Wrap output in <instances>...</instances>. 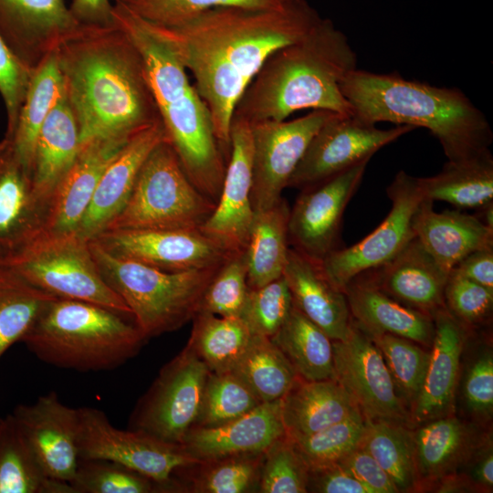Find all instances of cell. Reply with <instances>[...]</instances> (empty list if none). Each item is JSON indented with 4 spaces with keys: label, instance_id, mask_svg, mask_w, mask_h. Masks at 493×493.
<instances>
[{
    "label": "cell",
    "instance_id": "obj_1",
    "mask_svg": "<svg viewBox=\"0 0 493 493\" xmlns=\"http://www.w3.org/2000/svg\"><path fill=\"white\" fill-rule=\"evenodd\" d=\"M320 19L307 0H288L268 8L216 7L175 26L146 22L193 74L228 161L240 97L271 54L303 37Z\"/></svg>",
    "mask_w": 493,
    "mask_h": 493
},
{
    "label": "cell",
    "instance_id": "obj_2",
    "mask_svg": "<svg viewBox=\"0 0 493 493\" xmlns=\"http://www.w3.org/2000/svg\"><path fill=\"white\" fill-rule=\"evenodd\" d=\"M55 54L79 144L92 139L127 141L162 121L142 57L114 21L79 24Z\"/></svg>",
    "mask_w": 493,
    "mask_h": 493
},
{
    "label": "cell",
    "instance_id": "obj_3",
    "mask_svg": "<svg viewBox=\"0 0 493 493\" xmlns=\"http://www.w3.org/2000/svg\"><path fill=\"white\" fill-rule=\"evenodd\" d=\"M357 68V54L330 18L321 19L300 39L271 54L251 80L233 117L250 124L280 121L312 109L352 115L341 82Z\"/></svg>",
    "mask_w": 493,
    "mask_h": 493
},
{
    "label": "cell",
    "instance_id": "obj_4",
    "mask_svg": "<svg viewBox=\"0 0 493 493\" xmlns=\"http://www.w3.org/2000/svg\"><path fill=\"white\" fill-rule=\"evenodd\" d=\"M341 89L358 120L374 125L387 121L425 128L438 140L449 162L490 151L493 132L489 121L457 88L357 68L343 78Z\"/></svg>",
    "mask_w": 493,
    "mask_h": 493
},
{
    "label": "cell",
    "instance_id": "obj_5",
    "mask_svg": "<svg viewBox=\"0 0 493 493\" xmlns=\"http://www.w3.org/2000/svg\"><path fill=\"white\" fill-rule=\"evenodd\" d=\"M126 318L93 303L56 298L22 342L39 360L56 367L111 370L135 356L146 341Z\"/></svg>",
    "mask_w": 493,
    "mask_h": 493
},
{
    "label": "cell",
    "instance_id": "obj_6",
    "mask_svg": "<svg viewBox=\"0 0 493 493\" xmlns=\"http://www.w3.org/2000/svg\"><path fill=\"white\" fill-rule=\"evenodd\" d=\"M89 246L104 281L128 306L134 324L146 340L192 320L221 267L166 272L115 257L93 240H89Z\"/></svg>",
    "mask_w": 493,
    "mask_h": 493
},
{
    "label": "cell",
    "instance_id": "obj_7",
    "mask_svg": "<svg viewBox=\"0 0 493 493\" xmlns=\"http://www.w3.org/2000/svg\"><path fill=\"white\" fill-rule=\"evenodd\" d=\"M168 142L194 185L216 203L227 164L207 105L173 59L148 77Z\"/></svg>",
    "mask_w": 493,
    "mask_h": 493
},
{
    "label": "cell",
    "instance_id": "obj_8",
    "mask_svg": "<svg viewBox=\"0 0 493 493\" xmlns=\"http://www.w3.org/2000/svg\"><path fill=\"white\" fill-rule=\"evenodd\" d=\"M215 208L165 139L148 155L125 205L104 230L200 229Z\"/></svg>",
    "mask_w": 493,
    "mask_h": 493
},
{
    "label": "cell",
    "instance_id": "obj_9",
    "mask_svg": "<svg viewBox=\"0 0 493 493\" xmlns=\"http://www.w3.org/2000/svg\"><path fill=\"white\" fill-rule=\"evenodd\" d=\"M4 263L57 298L93 303L131 318L128 306L101 277L89 240L77 232H44Z\"/></svg>",
    "mask_w": 493,
    "mask_h": 493
},
{
    "label": "cell",
    "instance_id": "obj_10",
    "mask_svg": "<svg viewBox=\"0 0 493 493\" xmlns=\"http://www.w3.org/2000/svg\"><path fill=\"white\" fill-rule=\"evenodd\" d=\"M78 414L79 459L121 464L152 479L162 491L170 489L177 470L200 463L181 445L164 442L140 430L115 427L100 409L80 407Z\"/></svg>",
    "mask_w": 493,
    "mask_h": 493
},
{
    "label": "cell",
    "instance_id": "obj_11",
    "mask_svg": "<svg viewBox=\"0 0 493 493\" xmlns=\"http://www.w3.org/2000/svg\"><path fill=\"white\" fill-rule=\"evenodd\" d=\"M206 364L185 347L161 370L131 417V429L180 445L198 417L205 383Z\"/></svg>",
    "mask_w": 493,
    "mask_h": 493
},
{
    "label": "cell",
    "instance_id": "obj_12",
    "mask_svg": "<svg viewBox=\"0 0 493 493\" xmlns=\"http://www.w3.org/2000/svg\"><path fill=\"white\" fill-rule=\"evenodd\" d=\"M392 208L384 220L357 244L338 248L320 262L329 281L341 291L358 275L397 255L414 237V215L425 199L417 178L399 171L386 189Z\"/></svg>",
    "mask_w": 493,
    "mask_h": 493
},
{
    "label": "cell",
    "instance_id": "obj_13",
    "mask_svg": "<svg viewBox=\"0 0 493 493\" xmlns=\"http://www.w3.org/2000/svg\"><path fill=\"white\" fill-rule=\"evenodd\" d=\"M335 380L365 419L410 427V411L401 397L382 353L353 320L345 340L332 341ZM411 428V427H410Z\"/></svg>",
    "mask_w": 493,
    "mask_h": 493
},
{
    "label": "cell",
    "instance_id": "obj_14",
    "mask_svg": "<svg viewBox=\"0 0 493 493\" xmlns=\"http://www.w3.org/2000/svg\"><path fill=\"white\" fill-rule=\"evenodd\" d=\"M414 128L382 130L352 115L334 113L318 130L292 173L288 187L304 189L320 184L359 163L371 160L383 147Z\"/></svg>",
    "mask_w": 493,
    "mask_h": 493
},
{
    "label": "cell",
    "instance_id": "obj_15",
    "mask_svg": "<svg viewBox=\"0 0 493 493\" xmlns=\"http://www.w3.org/2000/svg\"><path fill=\"white\" fill-rule=\"evenodd\" d=\"M335 112L314 110L292 121H267L251 125L252 186L254 211L274 205L311 139Z\"/></svg>",
    "mask_w": 493,
    "mask_h": 493
},
{
    "label": "cell",
    "instance_id": "obj_16",
    "mask_svg": "<svg viewBox=\"0 0 493 493\" xmlns=\"http://www.w3.org/2000/svg\"><path fill=\"white\" fill-rule=\"evenodd\" d=\"M370 160L304 188L289 210L288 243L314 261L338 249L343 214L358 190Z\"/></svg>",
    "mask_w": 493,
    "mask_h": 493
},
{
    "label": "cell",
    "instance_id": "obj_17",
    "mask_svg": "<svg viewBox=\"0 0 493 493\" xmlns=\"http://www.w3.org/2000/svg\"><path fill=\"white\" fill-rule=\"evenodd\" d=\"M90 240L115 257L166 272L216 267L232 256L200 229L104 230Z\"/></svg>",
    "mask_w": 493,
    "mask_h": 493
},
{
    "label": "cell",
    "instance_id": "obj_18",
    "mask_svg": "<svg viewBox=\"0 0 493 493\" xmlns=\"http://www.w3.org/2000/svg\"><path fill=\"white\" fill-rule=\"evenodd\" d=\"M252 133L247 121L233 117L230 155L215 208L200 230L229 255L245 250L255 211L251 203Z\"/></svg>",
    "mask_w": 493,
    "mask_h": 493
},
{
    "label": "cell",
    "instance_id": "obj_19",
    "mask_svg": "<svg viewBox=\"0 0 493 493\" xmlns=\"http://www.w3.org/2000/svg\"><path fill=\"white\" fill-rule=\"evenodd\" d=\"M12 416L47 477L70 484L79 462L78 408L49 392L18 405Z\"/></svg>",
    "mask_w": 493,
    "mask_h": 493
},
{
    "label": "cell",
    "instance_id": "obj_20",
    "mask_svg": "<svg viewBox=\"0 0 493 493\" xmlns=\"http://www.w3.org/2000/svg\"><path fill=\"white\" fill-rule=\"evenodd\" d=\"M435 333L430 360L420 393L410 409V427L454 413L460 361L469 327L446 308L433 315Z\"/></svg>",
    "mask_w": 493,
    "mask_h": 493
},
{
    "label": "cell",
    "instance_id": "obj_21",
    "mask_svg": "<svg viewBox=\"0 0 493 493\" xmlns=\"http://www.w3.org/2000/svg\"><path fill=\"white\" fill-rule=\"evenodd\" d=\"M79 25L65 0H0V35L33 70Z\"/></svg>",
    "mask_w": 493,
    "mask_h": 493
},
{
    "label": "cell",
    "instance_id": "obj_22",
    "mask_svg": "<svg viewBox=\"0 0 493 493\" xmlns=\"http://www.w3.org/2000/svg\"><path fill=\"white\" fill-rule=\"evenodd\" d=\"M48 208L38 199L32 173L13 142L0 141V259L5 262L45 232Z\"/></svg>",
    "mask_w": 493,
    "mask_h": 493
},
{
    "label": "cell",
    "instance_id": "obj_23",
    "mask_svg": "<svg viewBox=\"0 0 493 493\" xmlns=\"http://www.w3.org/2000/svg\"><path fill=\"white\" fill-rule=\"evenodd\" d=\"M360 275L389 297L432 317L446 308L448 273L415 236L389 261Z\"/></svg>",
    "mask_w": 493,
    "mask_h": 493
},
{
    "label": "cell",
    "instance_id": "obj_24",
    "mask_svg": "<svg viewBox=\"0 0 493 493\" xmlns=\"http://www.w3.org/2000/svg\"><path fill=\"white\" fill-rule=\"evenodd\" d=\"M281 399L262 403L246 414L214 427H193L180 444L199 462L265 452L285 435Z\"/></svg>",
    "mask_w": 493,
    "mask_h": 493
},
{
    "label": "cell",
    "instance_id": "obj_25",
    "mask_svg": "<svg viewBox=\"0 0 493 493\" xmlns=\"http://www.w3.org/2000/svg\"><path fill=\"white\" fill-rule=\"evenodd\" d=\"M167 139L162 121L133 135L104 171L77 233L90 240L101 233L125 205L141 167L151 152Z\"/></svg>",
    "mask_w": 493,
    "mask_h": 493
},
{
    "label": "cell",
    "instance_id": "obj_26",
    "mask_svg": "<svg viewBox=\"0 0 493 493\" xmlns=\"http://www.w3.org/2000/svg\"><path fill=\"white\" fill-rule=\"evenodd\" d=\"M129 140L92 139L79 144L73 164L53 194L45 232H77L100 177Z\"/></svg>",
    "mask_w": 493,
    "mask_h": 493
},
{
    "label": "cell",
    "instance_id": "obj_27",
    "mask_svg": "<svg viewBox=\"0 0 493 493\" xmlns=\"http://www.w3.org/2000/svg\"><path fill=\"white\" fill-rule=\"evenodd\" d=\"M282 276L295 308L332 341L347 338L352 319L346 295L329 281L320 262L289 247Z\"/></svg>",
    "mask_w": 493,
    "mask_h": 493
},
{
    "label": "cell",
    "instance_id": "obj_28",
    "mask_svg": "<svg viewBox=\"0 0 493 493\" xmlns=\"http://www.w3.org/2000/svg\"><path fill=\"white\" fill-rule=\"evenodd\" d=\"M424 199L412 223L414 236L439 267L449 272L470 253L493 248V228L477 216L456 210L437 213Z\"/></svg>",
    "mask_w": 493,
    "mask_h": 493
},
{
    "label": "cell",
    "instance_id": "obj_29",
    "mask_svg": "<svg viewBox=\"0 0 493 493\" xmlns=\"http://www.w3.org/2000/svg\"><path fill=\"white\" fill-rule=\"evenodd\" d=\"M352 320L366 333H389L431 348L433 317L389 297L362 275L344 288Z\"/></svg>",
    "mask_w": 493,
    "mask_h": 493
},
{
    "label": "cell",
    "instance_id": "obj_30",
    "mask_svg": "<svg viewBox=\"0 0 493 493\" xmlns=\"http://www.w3.org/2000/svg\"><path fill=\"white\" fill-rule=\"evenodd\" d=\"M412 430L419 489L423 490L441 477L461 472L484 435L475 423L453 414Z\"/></svg>",
    "mask_w": 493,
    "mask_h": 493
},
{
    "label": "cell",
    "instance_id": "obj_31",
    "mask_svg": "<svg viewBox=\"0 0 493 493\" xmlns=\"http://www.w3.org/2000/svg\"><path fill=\"white\" fill-rule=\"evenodd\" d=\"M356 408L336 380L299 377L281 399V418L286 435L296 439L343 420Z\"/></svg>",
    "mask_w": 493,
    "mask_h": 493
},
{
    "label": "cell",
    "instance_id": "obj_32",
    "mask_svg": "<svg viewBox=\"0 0 493 493\" xmlns=\"http://www.w3.org/2000/svg\"><path fill=\"white\" fill-rule=\"evenodd\" d=\"M79 149V128L65 94L43 123L34 155V191L48 210L53 194L73 164Z\"/></svg>",
    "mask_w": 493,
    "mask_h": 493
},
{
    "label": "cell",
    "instance_id": "obj_33",
    "mask_svg": "<svg viewBox=\"0 0 493 493\" xmlns=\"http://www.w3.org/2000/svg\"><path fill=\"white\" fill-rule=\"evenodd\" d=\"M289 206L281 197L269 208L255 211L243 252L249 288L282 276L288 252Z\"/></svg>",
    "mask_w": 493,
    "mask_h": 493
},
{
    "label": "cell",
    "instance_id": "obj_34",
    "mask_svg": "<svg viewBox=\"0 0 493 493\" xmlns=\"http://www.w3.org/2000/svg\"><path fill=\"white\" fill-rule=\"evenodd\" d=\"M425 199L444 201L456 208H484L493 204V156L445 163L435 175L416 177Z\"/></svg>",
    "mask_w": 493,
    "mask_h": 493
},
{
    "label": "cell",
    "instance_id": "obj_35",
    "mask_svg": "<svg viewBox=\"0 0 493 493\" xmlns=\"http://www.w3.org/2000/svg\"><path fill=\"white\" fill-rule=\"evenodd\" d=\"M65 94L64 79L54 50L35 68L15 131L8 138L18 159L31 173L41 127Z\"/></svg>",
    "mask_w": 493,
    "mask_h": 493
},
{
    "label": "cell",
    "instance_id": "obj_36",
    "mask_svg": "<svg viewBox=\"0 0 493 493\" xmlns=\"http://www.w3.org/2000/svg\"><path fill=\"white\" fill-rule=\"evenodd\" d=\"M270 339L290 362L299 378L335 380L332 340L294 306Z\"/></svg>",
    "mask_w": 493,
    "mask_h": 493
},
{
    "label": "cell",
    "instance_id": "obj_37",
    "mask_svg": "<svg viewBox=\"0 0 493 493\" xmlns=\"http://www.w3.org/2000/svg\"><path fill=\"white\" fill-rule=\"evenodd\" d=\"M0 493H74L47 477L12 414L0 423Z\"/></svg>",
    "mask_w": 493,
    "mask_h": 493
},
{
    "label": "cell",
    "instance_id": "obj_38",
    "mask_svg": "<svg viewBox=\"0 0 493 493\" xmlns=\"http://www.w3.org/2000/svg\"><path fill=\"white\" fill-rule=\"evenodd\" d=\"M185 347L208 367L211 372H231L252 338V332L240 318L221 317L198 311Z\"/></svg>",
    "mask_w": 493,
    "mask_h": 493
},
{
    "label": "cell",
    "instance_id": "obj_39",
    "mask_svg": "<svg viewBox=\"0 0 493 493\" xmlns=\"http://www.w3.org/2000/svg\"><path fill=\"white\" fill-rule=\"evenodd\" d=\"M361 445L389 476L398 493L419 491L412 428L395 422L365 419Z\"/></svg>",
    "mask_w": 493,
    "mask_h": 493
},
{
    "label": "cell",
    "instance_id": "obj_40",
    "mask_svg": "<svg viewBox=\"0 0 493 493\" xmlns=\"http://www.w3.org/2000/svg\"><path fill=\"white\" fill-rule=\"evenodd\" d=\"M261 403L282 399L299 378L290 362L270 338L253 334L231 371Z\"/></svg>",
    "mask_w": 493,
    "mask_h": 493
},
{
    "label": "cell",
    "instance_id": "obj_41",
    "mask_svg": "<svg viewBox=\"0 0 493 493\" xmlns=\"http://www.w3.org/2000/svg\"><path fill=\"white\" fill-rule=\"evenodd\" d=\"M57 297L31 285L6 264L0 266V357L30 330Z\"/></svg>",
    "mask_w": 493,
    "mask_h": 493
},
{
    "label": "cell",
    "instance_id": "obj_42",
    "mask_svg": "<svg viewBox=\"0 0 493 493\" xmlns=\"http://www.w3.org/2000/svg\"><path fill=\"white\" fill-rule=\"evenodd\" d=\"M368 336L382 353L395 386L410 411L420 393L430 351L411 340L396 335L372 333Z\"/></svg>",
    "mask_w": 493,
    "mask_h": 493
},
{
    "label": "cell",
    "instance_id": "obj_43",
    "mask_svg": "<svg viewBox=\"0 0 493 493\" xmlns=\"http://www.w3.org/2000/svg\"><path fill=\"white\" fill-rule=\"evenodd\" d=\"M264 453L225 456L198 463L189 491L245 493L258 489ZM258 491V490H257Z\"/></svg>",
    "mask_w": 493,
    "mask_h": 493
},
{
    "label": "cell",
    "instance_id": "obj_44",
    "mask_svg": "<svg viewBox=\"0 0 493 493\" xmlns=\"http://www.w3.org/2000/svg\"><path fill=\"white\" fill-rule=\"evenodd\" d=\"M260 404L252 390L233 372H210L201 409L193 427H214L226 424L246 414Z\"/></svg>",
    "mask_w": 493,
    "mask_h": 493
},
{
    "label": "cell",
    "instance_id": "obj_45",
    "mask_svg": "<svg viewBox=\"0 0 493 493\" xmlns=\"http://www.w3.org/2000/svg\"><path fill=\"white\" fill-rule=\"evenodd\" d=\"M365 418L358 408L343 420L317 433L292 439L309 469L339 462L358 446Z\"/></svg>",
    "mask_w": 493,
    "mask_h": 493
},
{
    "label": "cell",
    "instance_id": "obj_46",
    "mask_svg": "<svg viewBox=\"0 0 493 493\" xmlns=\"http://www.w3.org/2000/svg\"><path fill=\"white\" fill-rule=\"evenodd\" d=\"M70 485L74 493H151L161 489L136 471L101 459H79Z\"/></svg>",
    "mask_w": 493,
    "mask_h": 493
},
{
    "label": "cell",
    "instance_id": "obj_47",
    "mask_svg": "<svg viewBox=\"0 0 493 493\" xmlns=\"http://www.w3.org/2000/svg\"><path fill=\"white\" fill-rule=\"evenodd\" d=\"M309 467L286 434L264 453L258 491L262 493H306Z\"/></svg>",
    "mask_w": 493,
    "mask_h": 493
},
{
    "label": "cell",
    "instance_id": "obj_48",
    "mask_svg": "<svg viewBox=\"0 0 493 493\" xmlns=\"http://www.w3.org/2000/svg\"><path fill=\"white\" fill-rule=\"evenodd\" d=\"M143 20L162 26H178L216 7L268 8L288 0H117Z\"/></svg>",
    "mask_w": 493,
    "mask_h": 493
},
{
    "label": "cell",
    "instance_id": "obj_49",
    "mask_svg": "<svg viewBox=\"0 0 493 493\" xmlns=\"http://www.w3.org/2000/svg\"><path fill=\"white\" fill-rule=\"evenodd\" d=\"M293 308L283 276L261 287L249 288L240 319L252 334L272 338Z\"/></svg>",
    "mask_w": 493,
    "mask_h": 493
},
{
    "label": "cell",
    "instance_id": "obj_50",
    "mask_svg": "<svg viewBox=\"0 0 493 493\" xmlns=\"http://www.w3.org/2000/svg\"><path fill=\"white\" fill-rule=\"evenodd\" d=\"M248 290L244 255H233L221 265L207 286L200 310L221 317L240 318Z\"/></svg>",
    "mask_w": 493,
    "mask_h": 493
},
{
    "label": "cell",
    "instance_id": "obj_51",
    "mask_svg": "<svg viewBox=\"0 0 493 493\" xmlns=\"http://www.w3.org/2000/svg\"><path fill=\"white\" fill-rule=\"evenodd\" d=\"M445 303L456 319L474 328L489 320L493 309V290L452 269L445 288Z\"/></svg>",
    "mask_w": 493,
    "mask_h": 493
},
{
    "label": "cell",
    "instance_id": "obj_52",
    "mask_svg": "<svg viewBox=\"0 0 493 493\" xmlns=\"http://www.w3.org/2000/svg\"><path fill=\"white\" fill-rule=\"evenodd\" d=\"M466 411L478 423L488 422L493 413V355L479 351L466 367L461 383Z\"/></svg>",
    "mask_w": 493,
    "mask_h": 493
},
{
    "label": "cell",
    "instance_id": "obj_53",
    "mask_svg": "<svg viewBox=\"0 0 493 493\" xmlns=\"http://www.w3.org/2000/svg\"><path fill=\"white\" fill-rule=\"evenodd\" d=\"M33 72L12 52L0 35V95L7 119L5 137L10 138L15 131Z\"/></svg>",
    "mask_w": 493,
    "mask_h": 493
},
{
    "label": "cell",
    "instance_id": "obj_54",
    "mask_svg": "<svg viewBox=\"0 0 493 493\" xmlns=\"http://www.w3.org/2000/svg\"><path fill=\"white\" fill-rule=\"evenodd\" d=\"M338 463L362 483L369 493H398L389 476L361 443Z\"/></svg>",
    "mask_w": 493,
    "mask_h": 493
},
{
    "label": "cell",
    "instance_id": "obj_55",
    "mask_svg": "<svg viewBox=\"0 0 493 493\" xmlns=\"http://www.w3.org/2000/svg\"><path fill=\"white\" fill-rule=\"evenodd\" d=\"M307 492L369 493L368 489L338 462L309 469Z\"/></svg>",
    "mask_w": 493,
    "mask_h": 493
},
{
    "label": "cell",
    "instance_id": "obj_56",
    "mask_svg": "<svg viewBox=\"0 0 493 493\" xmlns=\"http://www.w3.org/2000/svg\"><path fill=\"white\" fill-rule=\"evenodd\" d=\"M461 472L468 477L477 491H492L493 444L491 434L483 435Z\"/></svg>",
    "mask_w": 493,
    "mask_h": 493
},
{
    "label": "cell",
    "instance_id": "obj_57",
    "mask_svg": "<svg viewBox=\"0 0 493 493\" xmlns=\"http://www.w3.org/2000/svg\"><path fill=\"white\" fill-rule=\"evenodd\" d=\"M453 269L463 277L493 290V248L470 253Z\"/></svg>",
    "mask_w": 493,
    "mask_h": 493
},
{
    "label": "cell",
    "instance_id": "obj_58",
    "mask_svg": "<svg viewBox=\"0 0 493 493\" xmlns=\"http://www.w3.org/2000/svg\"><path fill=\"white\" fill-rule=\"evenodd\" d=\"M69 10L79 24L109 25L113 23V5L110 0H72Z\"/></svg>",
    "mask_w": 493,
    "mask_h": 493
},
{
    "label": "cell",
    "instance_id": "obj_59",
    "mask_svg": "<svg viewBox=\"0 0 493 493\" xmlns=\"http://www.w3.org/2000/svg\"><path fill=\"white\" fill-rule=\"evenodd\" d=\"M2 264H4V262L0 259V266H1Z\"/></svg>",
    "mask_w": 493,
    "mask_h": 493
},
{
    "label": "cell",
    "instance_id": "obj_60",
    "mask_svg": "<svg viewBox=\"0 0 493 493\" xmlns=\"http://www.w3.org/2000/svg\"><path fill=\"white\" fill-rule=\"evenodd\" d=\"M1 420H2V418H0V423H1Z\"/></svg>",
    "mask_w": 493,
    "mask_h": 493
}]
</instances>
